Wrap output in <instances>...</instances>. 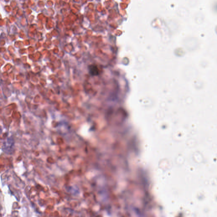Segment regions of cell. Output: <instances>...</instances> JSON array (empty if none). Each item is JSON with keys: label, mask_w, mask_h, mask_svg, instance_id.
Returning <instances> with one entry per match:
<instances>
[{"label": "cell", "mask_w": 217, "mask_h": 217, "mask_svg": "<svg viewBox=\"0 0 217 217\" xmlns=\"http://www.w3.org/2000/svg\"><path fill=\"white\" fill-rule=\"evenodd\" d=\"M89 73L92 76H96L99 74V70L97 66L92 65L89 66L88 68Z\"/></svg>", "instance_id": "cell-1"}]
</instances>
